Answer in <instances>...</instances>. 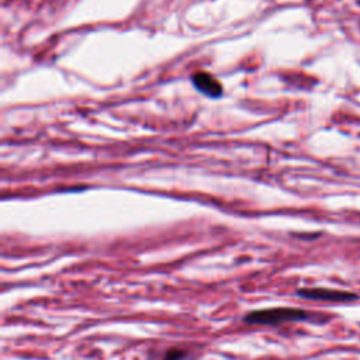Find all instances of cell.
I'll return each mask as SVG.
<instances>
[{
    "label": "cell",
    "mask_w": 360,
    "mask_h": 360,
    "mask_svg": "<svg viewBox=\"0 0 360 360\" xmlns=\"http://www.w3.org/2000/svg\"><path fill=\"white\" fill-rule=\"evenodd\" d=\"M312 312H308L301 308L292 307H276V308H264L256 309L243 316V321L250 325H269L276 326L285 322H302L314 318Z\"/></svg>",
    "instance_id": "cell-1"
},
{
    "label": "cell",
    "mask_w": 360,
    "mask_h": 360,
    "mask_svg": "<svg viewBox=\"0 0 360 360\" xmlns=\"http://www.w3.org/2000/svg\"><path fill=\"white\" fill-rule=\"evenodd\" d=\"M191 79L197 90L207 94L208 97H219L222 94L221 83L207 72H197Z\"/></svg>",
    "instance_id": "cell-3"
},
{
    "label": "cell",
    "mask_w": 360,
    "mask_h": 360,
    "mask_svg": "<svg viewBox=\"0 0 360 360\" xmlns=\"http://www.w3.org/2000/svg\"><path fill=\"white\" fill-rule=\"evenodd\" d=\"M295 292L298 297L305 300L326 301V302H350L359 298V295L352 291L323 288V287H312V288L305 287V288H298Z\"/></svg>",
    "instance_id": "cell-2"
},
{
    "label": "cell",
    "mask_w": 360,
    "mask_h": 360,
    "mask_svg": "<svg viewBox=\"0 0 360 360\" xmlns=\"http://www.w3.org/2000/svg\"><path fill=\"white\" fill-rule=\"evenodd\" d=\"M187 356H188V353L184 349L172 347V349L166 350V353L163 354V360H184Z\"/></svg>",
    "instance_id": "cell-4"
}]
</instances>
